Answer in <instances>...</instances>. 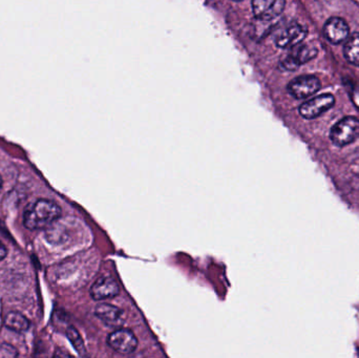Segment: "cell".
Segmentation results:
<instances>
[{
  "label": "cell",
  "mask_w": 359,
  "mask_h": 358,
  "mask_svg": "<svg viewBox=\"0 0 359 358\" xmlns=\"http://www.w3.org/2000/svg\"><path fill=\"white\" fill-rule=\"evenodd\" d=\"M61 216V208L50 200H38L29 204L23 214V224L29 230H39L50 226Z\"/></svg>",
  "instance_id": "obj_1"
},
{
  "label": "cell",
  "mask_w": 359,
  "mask_h": 358,
  "mask_svg": "<svg viewBox=\"0 0 359 358\" xmlns=\"http://www.w3.org/2000/svg\"><path fill=\"white\" fill-rule=\"evenodd\" d=\"M358 137L359 120L355 117L344 118L331 128V141L339 147L351 144Z\"/></svg>",
  "instance_id": "obj_2"
},
{
  "label": "cell",
  "mask_w": 359,
  "mask_h": 358,
  "mask_svg": "<svg viewBox=\"0 0 359 358\" xmlns=\"http://www.w3.org/2000/svg\"><path fill=\"white\" fill-rule=\"evenodd\" d=\"M107 345L116 352L121 353V354H130L136 351L137 347H138V340H137L134 332L120 327L109 334L107 338Z\"/></svg>",
  "instance_id": "obj_3"
},
{
  "label": "cell",
  "mask_w": 359,
  "mask_h": 358,
  "mask_svg": "<svg viewBox=\"0 0 359 358\" xmlns=\"http://www.w3.org/2000/svg\"><path fill=\"white\" fill-rule=\"evenodd\" d=\"M292 48V52L280 63V67L286 71H295L304 63L313 59L318 53V48L310 44L299 43Z\"/></svg>",
  "instance_id": "obj_4"
},
{
  "label": "cell",
  "mask_w": 359,
  "mask_h": 358,
  "mask_svg": "<svg viewBox=\"0 0 359 358\" xmlns=\"http://www.w3.org/2000/svg\"><path fill=\"white\" fill-rule=\"evenodd\" d=\"M253 15L261 21H271L284 12L286 0H252Z\"/></svg>",
  "instance_id": "obj_5"
},
{
  "label": "cell",
  "mask_w": 359,
  "mask_h": 358,
  "mask_svg": "<svg viewBox=\"0 0 359 358\" xmlns=\"http://www.w3.org/2000/svg\"><path fill=\"white\" fill-rule=\"evenodd\" d=\"M335 98L333 95L325 94L316 98L310 99L307 102L299 106V113L305 119H316L318 116L323 115L334 105Z\"/></svg>",
  "instance_id": "obj_6"
},
{
  "label": "cell",
  "mask_w": 359,
  "mask_h": 358,
  "mask_svg": "<svg viewBox=\"0 0 359 358\" xmlns=\"http://www.w3.org/2000/svg\"><path fill=\"white\" fill-rule=\"evenodd\" d=\"M320 81L316 76H302L288 84V92L295 99H305L318 92Z\"/></svg>",
  "instance_id": "obj_7"
},
{
  "label": "cell",
  "mask_w": 359,
  "mask_h": 358,
  "mask_svg": "<svg viewBox=\"0 0 359 358\" xmlns=\"http://www.w3.org/2000/svg\"><path fill=\"white\" fill-rule=\"evenodd\" d=\"M308 29L304 25L293 22L280 32L276 44L280 48H292L299 46L307 37Z\"/></svg>",
  "instance_id": "obj_8"
},
{
  "label": "cell",
  "mask_w": 359,
  "mask_h": 358,
  "mask_svg": "<svg viewBox=\"0 0 359 358\" xmlns=\"http://www.w3.org/2000/svg\"><path fill=\"white\" fill-rule=\"evenodd\" d=\"M120 294L119 284L115 279L109 277H101L95 282L90 288V296L95 301H103L116 298Z\"/></svg>",
  "instance_id": "obj_9"
},
{
  "label": "cell",
  "mask_w": 359,
  "mask_h": 358,
  "mask_svg": "<svg viewBox=\"0 0 359 358\" xmlns=\"http://www.w3.org/2000/svg\"><path fill=\"white\" fill-rule=\"evenodd\" d=\"M325 37L333 44H339L349 37V25L339 17H332L324 27Z\"/></svg>",
  "instance_id": "obj_10"
},
{
  "label": "cell",
  "mask_w": 359,
  "mask_h": 358,
  "mask_svg": "<svg viewBox=\"0 0 359 358\" xmlns=\"http://www.w3.org/2000/svg\"><path fill=\"white\" fill-rule=\"evenodd\" d=\"M95 315L109 327L120 328L124 323L123 311L107 303L96 306Z\"/></svg>",
  "instance_id": "obj_11"
},
{
  "label": "cell",
  "mask_w": 359,
  "mask_h": 358,
  "mask_svg": "<svg viewBox=\"0 0 359 358\" xmlns=\"http://www.w3.org/2000/svg\"><path fill=\"white\" fill-rule=\"evenodd\" d=\"M4 325L8 329L12 330V331L20 333V332H25L29 329V322L27 321L25 315L16 312V311H13V312H10L6 315V319H4Z\"/></svg>",
  "instance_id": "obj_12"
},
{
  "label": "cell",
  "mask_w": 359,
  "mask_h": 358,
  "mask_svg": "<svg viewBox=\"0 0 359 358\" xmlns=\"http://www.w3.org/2000/svg\"><path fill=\"white\" fill-rule=\"evenodd\" d=\"M344 55L350 63L359 67V33L348 38L344 48Z\"/></svg>",
  "instance_id": "obj_13"
},
{
  "label": "cell",
  "mask_w": 359,
  "mask_h": 358,
  "mask_svg": "<svg viewBox=\"0 0 359 358\" xmlns=\"http://www.w3.org/2000/svg\"><path fill=\"white\" fill-rule=\"evenodd\" d=\"M67 338L71 340L73 346L75 347L77 352L79 353L80 355H83L86 353V347H84L83 342H82L81 336L78 333L77 330L74 329V328H69L67 332Z\"/></svg>",
  "instance_id": "obj_14"
},
{
  "label": "cell",
  "mask_w": 359,
  "mask_h": 358,
  "mask_svg": "<svg viewBox=\"0 0 359 358\" xmlns=\"http://www.w3.org/2000/svg\"><path fill=\"white\" fill-rule=\"evenodd\" d=\"M18 355L16 349L8 344L0 346V357H16Z\"/></svg>",
  "instance_id": "obj_15"
},
{
  "label": "cell",
  "mask_w": 359,
  "mask_h": 358,
  "mask_svg": "<svg viewBox=\"0 0 359 358\" xmlns=\"http://www.w3.org/2000/svg\"><path fill=\"white\" fill-rule=\"evenodd\" d=\"M6 254H8V252H6V246L0 242V261L6 258Z\"/></svg>",
  "instance_id": "obj_16"
},
{
  "label": "cell",
  "mask_w": 359,
  "mask_h": 358,
  "mask_svg": "<svg viewBox=\"0 0 359 358\" xmlns=\"http://www.w3.org/2000/svg\"><path fill=\"white\" fill-rule=\"evenodd\" d=\"M2 188V178L0 177V191H1Z\"/></svg>",
  "instance_id": "obj_17"
},
{
  "label": "cell",
  "mask_w": 359,
  "mask_h": 358,
  "mask_svg": "<svg viewBox=\"0 0 359 358\" xmlns=\"http://www.w3.org/2000/svg\"><path fill=\"white\" fill-rule=\"evenodd\" d=\"M232 1L240 2V1H243V0H232Z\"/></svg>",
  "instance_id": "obj_18"
}]
</instances>
